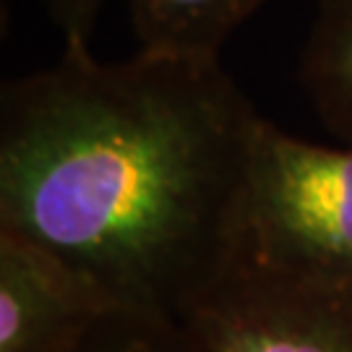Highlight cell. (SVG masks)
Segmentation results:
<instances>
[{"mask_svg": "<svg viewBox=\"0 0 352 352\" xmlns=\"http://www.w3.org/2000/svg\"><path fill=\"white\" fill-rule=\"evenodd\" d=\"M78 352H199L180 321L113 308L91 329Z\"/></svg>", "mask_w": 352, "mask_h": 352, "instance_id": "52a82bcc", "label": "cell"}, {"mask_svg": "<svg viewBox=\"0 0 352 352\" xmlns=\"http://www.w3.org/2000/svg\"><path fill=\"white\" fill-rule=\"evenodd\" d=\"M180 324L199 352H352V285L230 264Z\"/></svg>", "mask_w": 352, "mask_h": 352, "instance_id": "3957f363", "label": "cell"}, {"mask_svg": "<svg viewBox=\"0 0 352 352\" xmlns=\"http://www.w3.org/2000/svg\"><path fill=\"white\" fill-rule=\"evenodd\" d=\"M113 308L87 274L0 230V352H78Z\"/></svg>", "mask_w": 352, "mask_h": 352, "instance_id": "277c9868", "label": "cell"}, {"mask_svg": "<svg viewBox=\"0 0 352 352\" xmlns=\"http://www.w3.org/2000/svg\"><path fill=\"white\" fill-rule=\"evenodd\" d=\"M300 78L321 123L352 146V0H316Z\"/></svg>", "mask_w": 352, "mask_h": 352, "instance_id": "8992f818", "label": "cell"}, {"mask_svg": "<svg viewBox=\"0 0 352 352\" xmlns=\"http://www.w3.org/2000/svg\"><path fill=\"white\" fill-rule=\"evenodd\" d=\"M52 24L63 34L65 47H89L104 0H39Z\"/></svg>", "mask_w": 352, "mask_h": 352, "instance_id": "ba28073f", "label": "cell"}, {"mask_svg": "<svg viewBox=\"0 0 352 352\" xmlns=\"http://www.w3.org/2000/svg\"><path fill=\"white\" fill-rule=\"evenodd\" d=\"M232 264L352 285V146H321L258 120Z\"/></svg>", "mask_w": 352, "mask_h": 352, "instance_id": "7a4b0ae2", "label": "cell"}, {"mask_svg": "<svg viewBox=\"0 0 352 352\" xmlns=\"http://www.w3.org/2000/svg\"><path fill=\"white\" fill-rule=\"evenodd\" d=\"M269 0H131L139 50L219 58L230 34Z\"/></svg>", "mask_w": 352, "mask_h": 352, "instance_id": "5b68a950", "label": "cell"}, {"mask_svg": "<svg viewBox=\"0 0 352 352\" xmlns=\"http://www.w3.org/2000/svg\"><path fill=\"white\" fill-rule=\"evenodd\" d=\"M258 120L219 58L65 47L0 89V230L183 321L232 264Z\"/></svg>", "mask_w": 352, "mask_h": 352, "instance_id": "6da1fadb", "label": "cell"}]
</instances>
